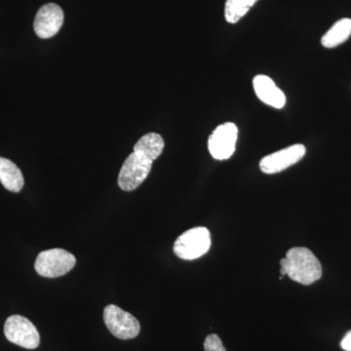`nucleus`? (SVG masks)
<instances>
[{
    "label": "nucleus",
    "instance_id": "nucleus-12",
    "mask_svg": "<svg viewBox=\"0 0 351 351\" xmlns=\"http://www.w3.org/2000/svg\"><path fill=\"white\" fill-rule=\"evenodd\" d=\"M164 149V141L159 134L149 133L136 143L134 152L154 161L160 156Z\"/></svg>",
    "mask_w": 351,
    "mask_h": 351
},
{
    "label": "nucleus",
    "instance_id": "nucleus-1",
    "mask_svg": "<svg viewBox=\"0 0 351 351\" xmlns=\"http://www.w3.org/2000/svg\"><path fill=\"white\" fill-rule=\"evenodd\" d=\"M280 274L302 285H311L322 276V265L309 249L295 247L280 261Z\"/></svg>",
    "mask_w": 351,
    "mask_h": 351
},
{
    "label": "nucleus",
    "instance_id": "nucleus-7",
    "mask_svg": "<svg viewBox=\"0 0 351 351\" xmlns=\"http://www.w3.org/2000/svg\"><path fill=\"white\" fill-rule=\"evenodd\" d=\"M239 129L232 122H226L215 129L208 141L210 154L217 160H226L235 152Z\"/></svg>",
    "mask_w": 351,
    "mask_h": 351
},
{
    "label": "nucleus",
    "instance_id": "nucleus-10",
    "mask_svg": "<svg viewBox=\"0 0 351 351\" xmlns=\"http://www.w3.org/2000/svg\"><path fill=\"white\" fill-rule=\"evenodd\" d=\"M253 85L256 95L263 103L276 108H282L285 106V95L269 76L263 75L255 76Z\"/></svg>",
    "mask_w": 351,
    "mask_h": 351
},
{
    "label": "nucleus",
    "instance_id": "nucleus-6",
    "mask_svg": "<svg viewBox=\"0 0 351 351\" xmlns=\"http://www.w3.org/2000/svg\"><path fill=\"white\" fill-rule=\"evenodd\" d=\"M4 335L9 341L27 350H34L40 343L38 329L24 316H10L4 324Z\"/></svg>",
    "mask_w": 351,
    "mask_h": 351
},
{
    "label": "nucleus",
    "instance_id": "nucleus-9",
    "mask_svg": "<svg viewBox=\"0 0 351 351\" xmlns=\"http://www.w3.org/2000/svg\"><path fill=\"white\" fill-rule=\"evenodd\" d=\"M64 24V12L55 3L45 4L36 13L34 27L36 36L40 38H50L56 36Z\"/></svg>",
    "mask_w": 351,
    "mask_h": 351
},
{
    "label": "nucleus",
    "instance_id": "nucleus-14",
    "mask_svg": "<svg viewBox=\"0 0 351 351\" xmlns=\"http://www.w3.org/2000/svg\"><path fill=\"white\" fill-rule=\"evenodd\" d=\"M258 0H226L225 18L230 24H237Z\"/></svg>",
    "mask_w": 351,
    "mask_h": 351
},
{
    "label": "nucleus",
    "instance_id": "nucleus-13",
    "mask_svg": "<svg viewBox=\"0 0 351 351\" xmlns=\"http://www.w3.org/2000/svg\"><path fill=\"white\" fill-rule=\"evenodd\" d=\"M351 36V19L345 18L335 23L334 25L323 36L321 43L324 47L334 48L346 43Z\"/></svg>",
    "mask_w": 351,
    "mask_h": 351
},
{
    "label": "nucleus",
    "instance_id": "nucleus-3",
    "mask_svg": "<svg viewBox=\"0 0 351 351\" xmlns=\"http://www.w3.org/2000/svg\"><path fill=\"white\" fill-rule=\"evenodd\" d=\"M75 263V256L69 252L64 249H50L39 254L34 269L40 276L57 278L71 271Z\"/></svg>",
    "mask_w": 351,
    "mask_h": 351
},
{
    "label": "nucleus",
    "instance_id": "nucleus-16",
    "mask_svg": "<svg viewBox=\"0 0 351 351\" xmlns=\"http://www.w3.org/2000/svg\"><path fill=\"white\" fill-rule=\"evenodd\" d=\"M341 348L346 351H351V331L343 337V341H341Z\"/></svg>",
    "mask_w": 351,
    "mask_h": 351
},
{
    "label": "nucleus",
    "instance_id": "nucleus-4",
    "mask_svg": "<svg viewBox=\"0 0 351 351\" xmlns=\"http://www.w3.org/2000/svg\"><path fill=\"white\" fill-rule=\"evenodd\" d=\"M152 162L147 157L133 152L127 157L119 175L120 189L132 191L140 186L151 173Z\"/></svg>",
    "mask_w": 351,
    "mask_h": 351
},
{
    "label": "nucleus",
    "instance_id": "nucleus-15",
    "mask_svg": "<svg viewBox=\"0 0 351 351\" xmlns=\"http://www.w3.org/2000/svg\"><path fill=\"white\" fill-rule=\"evenodd\" d=\"M205 351H226L221 339L217 335L212 334L207 337L204 341Z\"/></svg>",
    "mask_w": 351,
    "mask_h": 351
},
{
    "label": "nucleus",
    "instance_id": "nucleus-11",
    "mask_svg": "<svg viewBox=\"0 0 351 351\" xmlns=\"http://www.w3.org/2000/svg\"><path fill=\"white\" fill-rule=\"evenodd\" d=\"M0 182L4 188L12 193H19L25 184L19 167L4 157H0Z\"/></svg>",
    "mask_w": 351,
    "mask_h": 351
},
{
    "label": "nucleus",
    "instance_id": "nucleus-5",
    "mask_svg": "<svg viewBox=\"0 0 351 351\" xmlns=\"http://www.w3.org/2000/svg\"><path fill=\"white\" fill-rule=\"evenodd\" d=\"M104 321L108 331L117 339H131L140 334V322L132 314L114 304L106 306Z\"/></svg>",
    "mask_w": 351,
    "mask_h": 351
},
{
    "label": "nucleus",
    "instance_id": "nucleus-8",
    "mask_svg": "<svg viewBox=\"0 0 351 351\" xmlns=\"http://www.w3.org/2000/svg\"><path fill=\"white\" fill-rule=\"evenodd\" d=\"M306 147L297 144L263 157L260 168L265 174H276L299 162L306 156Z\"/></svg>",
    "mask_w": 351,
    "mask_h": 351
},
{
    "label": "nucleus",
    "instance_id": "nucleus-2",
    "mask_svg": "<svg viewBox=\"0 0 351 351\" xmlns=\"http://www.w3.org/2000/svg\"><path fill=\"white\" fill-rule=\"evenodd\" d=\"M211 247V234L206 228H191L178 237L174 253L182 260L193 261L202 257Z\"/></svg>",
    "mask_w": 351,
    "mask_h": 351
}]
</instances>
